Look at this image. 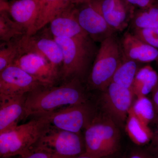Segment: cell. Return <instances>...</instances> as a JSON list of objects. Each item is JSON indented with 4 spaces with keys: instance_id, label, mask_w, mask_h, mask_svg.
<instances>
[{
    "instance_id": "obj_5",
    "label": "cell",
    "mask_w": 158,
    "mask_h": 158,
    "mask_svg": "<svg viewBox=\"0 0 158 158\" xmlns=\"http://www.w3.org/2000/svg\"><path fill=\"white\" fill-rule=\"evenodd\" d=\"M62 49L63 62L60 78L63 82L83 78L90 59L89 39L53 37Z\"/></svg>"
},
{
    "instance_id": "obj_8",
    "label": "cell",
    "mask_w": 158,
    "mask_h": 158,
    "mask_svg": "<svg viewBox=\"0 0 158 158\" xmlns=\"http://www.w3.org/2000/svg\"><path fill=\"white\" fill-rule=\"evenodd\" d=\"M48 114L51 125L59 129L82 133L95 116L88 102L62 108Z\"/></svg>"
},
{
    "instance_id": "obj_26",
    "label": "cell",
    "mask_w": 158,
    "mask_h": 158,
    "mask_svg": "<svg viewBox=\"0 0 158 158\" xmlns=\"http://www.w3.org/2000/svg\"><path fill=\"white\" fill-rule=\"evenodd\" d=\"M133 34L145 43L158 50V27L134 29Z\"/></svg>"
},
{
    "instance_id": "obj_18",
    "label": "cell",
    "mask_w": 158,
    "mask_h": 158,
    "mask_svg": "<svg viewBox=\"0 0 158 158\" xmlns=\"http://www.w3.org/2000/svg\"><path fill=\"white\" fill-rule=\"evenodd\" d=\"M72 0H40V10L35 33L48 24L54 18L72 6Z\"/></svg>"
},
{
    "instance_id": "obj_27",
    "label": "cell",
    "mask_w": 158,
    "mask_h": 158,
    "mask_svg": "<svg viewBox=\"0 0 158 158\" xmlns=\"http://www.w3.org/2000/svg\"><path fill=\"white\" fill-rule=\"evenodd\" d=\"M19 158H64L44 151L35 150L24 156H19Z\"/></svg>"
},
{
    "instance_id": "obj_20",
    "label": "cell",
    "mask_w": 158,
    "mask_h": 158,
    "mask_svg": "<svg viewBox=\"0 0 158 158\" xmlns=\"http://www.w3.org/2000/svg\"><path fill=\"white\" fill-rule=\"evenodd\" d=\"M125 127L130 138L137 145H144L151 141L153 134L148 125L142 122L131 109L129 113Z\"/></svg>"
},
{
    "instance_id": "obj_10",
    "label": "cell",
    "mask_w": 158,
    "mask_h": 158,
    "mask_svg": "<svg viewBox=\"0 0 158 158\" xmlns=\"http://www.w3.org/2000/svg\"><path fill=\"white\" fill-rule=\"evenodd\" d=\"M13 65H16L34 77L45 87L53 86L60 78V71L39 54L23 53Z\"/></svg>"
},
{
    "instance_id": "obj_9",
    "label": "cell",
    "mask_w": 158,
    "mask_h": 158,
    "mask_svg": "<svg viewBox=\"0 0 158 158\" xmlns=\"http://www.w3.org/2000/svg\"><path fill=\"white\" fill-rule=\"evenodd\" d=\"M42 86L37 79L16 65H10L0 72V99L26 95Z\"/></svg>"
},
{
    "instance_id": "obj_21",
    "label": "cell",
    "mask_w": 158,
    "mask_h": 158,
    "mask_svg": "<svg viewBox=\"0 0 158 158\" xmlns=\"http://www.w3.org/2000/svg\"><path fill=\"white\" fill-rule=\"evenodd\" d=\"M24 35H26L25 30L12 19L9 12L1 11L0 39L1 41L9 43Z\"/></svg>"
},
{
    "instance_id": "obj_13",
    "label": "cell",
    "mask_w": 158,
    "mask_h": 158,
    "mask_svg": "<svg viewBox=\"0 0 158 158\" xmlns=\"http://www.w3.org/2000/svg\"><path fill=\"white\" fill-rule=\"evenodd\" d=\"M22 53L34 52L44 57L54 67L61 70L63 62L62 49L53 38L32 36H23L20 38Z\"/></svg>"
},
{
    "instance_id": "obj_31",
    "label": "cell",
    "mask_w": 158,
    "mask_h": 158,
    "mask_svg": "<svg viewBox=\"0 0 158 158\" xmlns=\"http://www.w3.org/2000/svg\"><path fill=\"white\" fill-rule=\"evenodd\" d=\"M152 101L156 114H158V84L152 92Z\"/></svg>"
},
{
    "instance_id": "obj_33",
    "label": "cell",
    "mask_w": 158,
    "mask_h": 158,
    "mask_svg": "<svg viewBox=\"0 0 158 158\" xmlns=\"http://www.w3.org/2000/svg\"><path fill=\"white\" fill-rule=\"evenodd\" d=\"M97 158L93 157L87 155L85 154H84L82 155L78 156L76 157H74V158ZM100 158H112V156Z\"/></svg>"
},
{
    "instance_id": "obj_16",
    "label": "cell",
    "mask_w": 158,
    "mask_h": 158,
    "mask_svg": "<svg viewBox=\"0 0 158 158\" xmlns=\"http://www.w3.org/2000/svg\"><path fill=\"white\" fill-rule=\"evenodd\" d=\"M120 46L125 59L143 63L158 61V50L145 43L134 34L126 33L122 38Z\"/></svg>"
},
{
    "instance_id": "obj_35",
    "label": "cell",
    "mask_w": 158,
    "mask_h": 158,
    "mask_svg": "<svg viewBox=\"0 0 158 158\" xmlns=\"http://www.w3.org/2000/svg\"><path fill=\"white\" fill-rule=\"evenodd\" d=\"M3 1H6V2H7V0H3Z\"/></svg>"
},
{
    "instance_id": "obj_7",
    "label": "cell",
    "mask_w": 158,
    "mask_h": 158,
    "mask_svg": "<svg viewBox=\"0 0 158 158\" xmlns=\"http://www.w3.org/2000/svg\"><path fill=\"white\" fill-rule=\"evenodd\" d=\"M135 95L132 89L113 82L102 91L101 99L102 107L105 113L119 127L126 125Z\"/></svg>"
},
{
    "instance_id": "obj_3",
    "label": "cell",
    "mask_w": 158,
    "mask_h": 158,
    "mask_svg": "<svg viewBox=\"0 0 158 158\" xmlns=\"http://www.w3.org/2000/svg\"><path fill=\"white\" fill-rule=\"evenodd\" d=\"M84 136L85 154L93 157L112 156L119 148V127L106 113L95 116L84 131Z\"/></svg>"
},
{
    "instance_id": "obj_22",
    "label": "cell",
    "mask_w": 158,
    "mask_h": 158,
    "mask_svg": "<svg viewBox=\"0 0 158 158\" xmlns=\"http://www.w3.org/2000/svg\"><path fill=\"white\" fill-rule=\"evenodd\" d=\"M138 69L137 62L123 58L111 82L132 90L133 83Z\"/></svg>"
},
{
    "instance_id": "obj_15",
    "label": "cell",
    "mask_w": 158,
    "mask_h": 158,
    "mask_svg": "<svg viewBox=\"0 0 158 158\" xmlns=\"http://www.w3.org/2000/svg\"><path fill=\"white\" fill-rule=\"evenodd\" d=\"M73 6L59 14L50 22L53 37L88 39L89 35L79 23Z\"/></svg>"
},
{
    "instance_id": "obj_34",
    "label": "cell",
    "mask_w": 158,
    "mask_h": 158,
    "mask_svg": "<svg viewBox=\"0 0 158 158\" xmlns=\"http://www.w3.org/2000/svg\"><path fill=\"white\" fill-rule=\"evenodd\" d=\"M156 1L157 4H158V0H156Z\"/></svg>"
},
{
    "instance_id": "obj_23",
    "label": "cell",
    "mask_w": 158,
    "mask_h": 158,
    "mask_svg": "<svg viewBox=\"0 0 158 158\" xmlns=\"http://www.w3.org/2000/svg\"><path fill=\"white\" fill-rule=\"evenodd\" d=\"M133 29H147L158 27V4L135 11L132 19Z\"/></svg>"
},
{
    "instance_id": "obj_6",
    "label": "cell",
    "mask_w": 158,
    "mask_h": 158,
    "mask_svg": "<svg viewBox=\"0 0 158 158\" xmlns=\"http://www.w3.org/2000/svg\"><path fill=\"white\" fill-rule=\"evenodd\" d=\"M35 150L44 151L64 158L76 157L86 152L84 135L51 125L40 139Z\"/></svg>"
},
{
    "instance_id": "obj_29",
    "label": "cell",
    "mask_w": 158,
    "mask_h": 158,
    "mask_svg": "<svg viewBox=\"0 0 158 158\" xmlns=\"http://www.w3.org/2000/svg\"><path fill=\"white\" fill-rule=\"evenodd\" d=\"M148 151L155 158H158V127L156 132L153 134Z\"/></svg>"
},
{
    "instance_id": "obj_24",
    "label": "cell",
    "mask_w": 158,
    "mask_h": 158,
    "mask_svg": "<svg viewBox=\"0 0 158 158\" xmlns=\"http://www.w3.org/2000/svg\"><path fill=\"white\" fill-rule=\"evenodd\" d=\"M131 110L135 115L147 125L154 119L156 114L152 101L146 96L137 97L133 103Z\"/></svg>"
},
{
    "instance_id": "obj_12",
    "label": "cell",
    "mask_w": 158,
    "mask_h": 158,
    "mask_svg": "<svg viewBox=\"0 0 158 158\" xmlns=\"http://www.w3.org/2000/svg\"><path fill=\"white\" fill-rule=\"evenodd\" d=\"M110 27L115 31L125 30L134 16L135 8L124 0H92Z\"/></svg>"
},
{
    "instance_id": "obj_2",
    "label": "cell",
    "mask_w": 158,
    "mask_h": 158,
    "mask_svg": "<svg viewBox=\"0 0 158 158\" xmlns=\"http://www.w3.org/2000/svg\"><path fill=\"white\" fill-rule=\"evenodd\" d=\"M50 126L48 114H46L34 117L25 123L0 134L1 157L29 154Z\"/></svg>"
},
{
    "instance_id": "obj_14",
    "label": "cell",
    "mask_w": 158,
    "mask_h": 158,
    "mask_svg": "<svg viewBox=\"0 0 158 158\" xmlns=\"http://www.w3.org/2000/svg\"><path fill=\"white\" fill-rule=\"evenodd\" d=\"M40 10V0H15L9 3L8 12L12 19L24 29L26 36L36 34Z\"/></svg>"
},
{
    "instance_id": "obj_32",
    "label": "cell",
    "mask_w": 158,
    "mask_h": 158,
    "mask_svg": "<svg viewBox=\"0 0 158 158\" xmlns=\"http://www.w3.org/2000/svg\"><path fill=\"white\" fill-rule=\"evenodd\" d=\"M91 1L92 0H72V2L74 6H80L85 3L89 2Z\"/></svg>"
},
{
    "instance_id": "obj_19",
    "label": "cell",
    "mask_w": 158,
    "mask_h": 158,
    "mask_svg": "<svg viewBox=\"0 0 158 158\" xmlns=\"http://www.w3.org/2000/svg\"><path fill=\"white\" fill-rule=\"evenodd\" d=\"M158 84V74L150 65L138 69L133 83L132 90L137 97L146 96Z\"/></svg>"
},
{
    "instance_id": "obj_25",
    "label": "cell",
    "mask_w": 158,
    "mask_h": 158,
    "mask_svg": "<svg viewBox=\"0 0 158 158\" xmlns=\"http://www.w3.org/2000/svg\"><path fill=\"white\" fill-rule=\"evenodd\" d=\"M21 38V37H20ZM9 43H4L0 50V72L13 65L15 60L22 54L20 38Z\"/></svg>"
},
{
    "instance_id": "obj_28",
    "label": "cell",
    "mask_w": 158,
    "mask_h": 158,
    "mask_svg": "<svg viewBox=\"0 0 158 158\" xmlns=\"http://www.w3.org/2000/svg\"><path fill=\"white\" fill-rule=\"evenodd\" d=\"M131 6L140 9H145L149 8L156 3V0H124Z\"/></svg>"
},
{
    "instance_id": "obj_4",
    "label": "cell",
    "mask_w": 158,
    "mask_h": 158,
    "mask_svg": "<svg viewBox=\"0 0 158 158\" xmlns=\"http://www.w3.org/2000/svg\"><path fill=\"white\" fill-rule=\"evenodd\" d=\"M123 58L120 44L113 35L101 42L100 47L88 77L90 88L104 91L112 82Z\"/></svg>"
},
{
    "instance_id": "obj_17",
    "label": "cell",
    "mask_w": 158,
    "mask_h": 158,
    "mask_svg": "<svg viewBox=\"0 0 158 158\" xmlns=\"http://www.w3.org/2000/svg\"><path fill=\"white\" fill-rule=\"evenodd\" d=\"M27 96L0 99V134L16 127L24 119Z\"/></svg>"
},
{
    "instance_id": "obj_1",
    "label": "cell",
    "mask_w": 158,
    "mask_h": 158,
    "mask_svg": "<svg viewBox=\"0 0 158 158\" xmlns=\"http://www.w3.org/2000/svg\"><path fill=\"white\" fill-rule=\"evenodd\" d=\"M87 102L80 79H71L59 86H42L27 94L24 119Z\"/></svg>"
},
{
    "instance_id": "obj_30",
    "label": "cell",
    "mask_w": 158,
    "mask_h": 158,
    "mask_svg": "<svg viewBox=\"0 0 158 158\" xmlns=\"http://www.w3.org/2000/svg\"><path fill=\"white\" fill-rule=\"evenodd\" d=\"M126 158H155L148 151L137 149L132 151Z\"/></svg>"
},
{
    "instance_id": "obj_11",
    "label": "cell",
    "mask_w": 158,
    "mask_h": 158,
    "mask_svg": "<svg viewBox=\"0 0 158 158\" xmlns=\"http://www.w3.org/2000/svg\"><path fill=\"white\" fill-rule=\"evenodd\" d=\"M75 8L76 16L80 26L94 40L102 42L113 35L115 31L108 25L92 2Z\"/></svg>"
}]
</instances>
